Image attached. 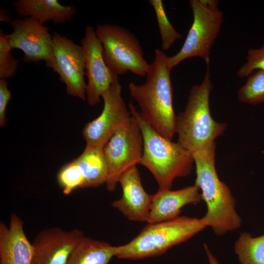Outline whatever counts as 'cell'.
<instances>
[{"instance_id": "obj_1", "label": "cell", "mask_w": 264, "mask_h": 264, "mask_svg": "<svg viewBox=\"0 0 264 264\" xmlns=\"http://www.w3.org/2000/svg\"><path fill=\"white\" fill-rule=\"evenodd\" d=\"M172 69L169 57L157 48L145 83L129 84L130 94L137 102L144 120L158 133L171 140L177 130L170 77Z\"/></svg>"}, {"instance_id": "obj_2", "label": "cell", "mask_w": 264, "mask_h": 264, "mask_svg": "<svg viewBox=\"0 0 264 264\" xmlns=\"http://www.w3.org/2000/svg\"><path fill=\"white\" fill-rule=\"evenodd\" d=\"M192 154L196 166L195 184L201 191L202 200L207 207L202 221L218 236L240 228L242 220L236 212L235 198L217 173L215 142H210Z\"/></svg>"}, {"instance_id": "obj_3", "label": "cell", "mask_w": 264, "mask_h": 264, "mask_svg": "<svg viewBox=\"0 0 264 264\" xmlns=\"http://www.w3.org/2000/svg\"><path fill=\"white\" fill-rule=\"evenodd\" d=\"M129 108L139 125L143 140L139 164L151 172L158 189H171L176 178L186 176L192 172L194 163L192 154L178 142H172L155 131L132 102Z\"/></svg>"}, {"instance_id": "obj_4", "label": "cell", "mask_w": 264, "mask_h": 264, "mask_svg": "<svg viewBox=\"0 0 264 264\" xmlns=\"http://www.w3.org/2000/svg\"><path fill=\"white\" fill-rule=\"evenodd\" d=\"M212 87L207 65L202 82L192 87L184 110L177 116V142L191 153L215 141L227 128L226 123L218 122L211 115L209 97Z\"/></svg>"}, {"instance_id": "obj_5", "label": "cell", "mask_w": 264, "mask_h": 264, "mask_svg": "<svg viewBox=\"0 0 264 264\" xmlns=\"http://www.w3.org/2000/svg\"><path fill=\"white\" fill-rule=\"evenodd\" d=\"M206 227L201 219L186 216L148 223L131 242L115 246V257L139 260L158 256L187 241Z\"/></svg>"}, {"instance_id": "obj_6", "label": "cell", "mask_w": 264, "mask_h": 264, "mask_svg": "<svg viewBox=\"0 0 264 264\" xmlns=\"http://www.w3.org/2000/svg\"><path fill=\"white\" fill-rule=\"evenodd\" d=\"M193 21L184 44L175 55L169 57L172 68L184 60L200 57L209 64L211 47L217 38L223 14L216 0H191Z\"/></svg>"}, {"instance_id": "obj_7", "label": "cell", "mask_w": 264, "mask_h": 264, "mask_svg": "<svg viewBox=\"0 0 264 264\" xmlns=\"http://www.w3.org/2000/svg\"><path fill=\"white\" fill-rule=\"evenodd\" d=\"M95 30L102 44L105 62L115 74L130 71L140 77L146 76L150 64L144 58L139 41L131 32L110 24L97 25Z\"/></svg>"}, {"instance_id": "obj_8", "label": "cell", "mask_w": 264, "mask_h": 264, "mask_svg": "<svg viewBox=\"0 0 264 264\" xmlns=\"http://www.w3.org/2000/svg\"><path fill=\"white\" fill-rule=\"evenodd\" d=\"M143 140L139 125L131 115L118 129L103 148L108 168L107 189L114 191L121 176L131 167L139 164Z\"/></svg>"}, {"instance_id": "obj_9", "label": "cell", "mask_w": 264, "mask_h": 264, "mask_svg": "<svg viewBox=\"0 0 264 264\" xmlns=\"http://www.w3.org/2000/svg\"><path fill=\"white\" fill-rule=\"evenodd\" d=\"M52 38V56L46 66L59 75L68 95L86 100L87 84L82 46L58 32L53 33Z\"/></svg>"}, {"instance_id": "obj_10", "label": "cell", "mask_w": 264, "mask_h": 264, "mask_svg": "<svg viewBox=\"0 0 264 264\" xmlns=\"http://www.w3.org/2000/svg\"><path fill=\"white\" fill-rule=\"evenodd\" d=\"M103 109L99 116L85 126L83 135L86 145L103 148L110 138L131 116L122 96L119 82L112 84L102 95Z\"/></svg>"}, {"instance_id": "obj_11", "label": "cell", "mask_w": 264, "mask_h": 264, "mask_svg": "<svg viewBox=\"0 0 264 264\" xmlns=\"http://www.w3.org/2000/svg\"><path fill=\"white\" fill-rule=\"evenodd\" d=\"M81 44L84 52L88 80L87 100L89 106H94L100 102V97L110 87L118 82V75L106 64L102 43L93 27H86Z\"/></svg>"}, {"instance_id": "obj_12", "label": "cell", "mask_w": 264, "mask_h": 264, "mask_svg": "<svg viewBox=\"0 0 264 264\" xmlns=\"http://www.w3.org/2000/svg\"><path fill=\"white\" fill-rule=\"evenodd\" d=\"M9 23L13 29L8 34L9 44L12 49L23 52L25 62L44 61L47 63L50 61L53 38L47 26L30 17L16 18Z\"/></svg>"}, {"instance_id": "obj_13", "label": "cell", "mask_w": 264, "mask_h": 264, "mask_svg": "<svg viewBox=\"0 0 264 264\" xmlns=\"http://www.w3.org/2000/svg\"><path fill=\"white\" fill-rule=\"evenodd\" d=\"M84 237L77 229L66 231L55 226L41 230L32 242L31 264H66Z\"/></svg>"}, {"instance_id": "obj_14", "label": "cell", "mask_w": 264, "mask_h": 264, "mask_svg": "<svg viewBox=\"0 0 264 264\" xmlns=\"http://www.w3.org/2000/svg\"><path fill=\"white\" fill-rule=\"evenodd\" d=\"M118 183L122 189V195L120 198L112 202V206L129 220L148 222L152 195L148 194L144 189L136 165L125 171L120 177Z\"/></svg>"}, {"instance_id": "obj_15", "label": "cell", "mask_w": 264, "mask_h": 264, "mask_svg": "<svg viewBox=\"0 0 264 264\" xmlns=\"http://www.w3.org/2000/svg\"><path fill=\"white\" fill-rule=\"evenodd\" d=\"M33 247L24 231L23 222L16 214L9 226L0 223V264H31Z\"/></svg>"}, {"instance_id": "obj_16", "label": "cell", "mask_w": 264, "mask_h": 264, "mask_svg": "<svg viewBox=\"0 0 264 264\" xmlns=\"http://www.w3.org/2000/svg\"><path fill=\"white\" fill-rule=\"evenodd\" d=\"M199 191L195 183L192 186L175 191L158 189L155 194L152 195L148 223H154L178 217L184 206L201 201Z\"/></svg>"}, {"instance_id": "obj_17", "label": "cell", "mask_w": 264, "mask_h": 264, "mask_svg": "<svg viewBox=\"0 0 264 264\" xmlns=\"http://www.w3.org/2000/svg\"><path fill=\"white\" fill-rule=\"evenodd\" d=\"M14 6L20 16L32 18L44 24L48 21L55 23L67 22L76 12L75 6L63 5L57 0H18Z\"/></svg>"}, {"instance_id": "obj_18", "label": "cell", "mask_w": 264, "mask_h": 264, "mask_svg": "<svg viewBox=\"0 0 264 264\" xmlns=\"http://www.w3.org/2000/svg\"><path fill=\"white\" fill-rule=\"evenodd\" d=\"M74 161L84 177L83 188L96 187L106 183L108 168L103 148L86 145Z\"/></svg>"}, {"instance_id": "obj_19", "label": "cell", "mask_w": 264, "mask_h": 264, "mask_svg": "<svg viewBox=\"0 0 264 264\" xmlns=\"http://www.w3.org/2000/svg\"><path fill=\"white\" fill-rule=\"evenodd\" d=\"M115 247L108 242L85 236L66 264H109L115 257Z\"/></svg>"}, {"instance_id": "obj_20", "label": "cell", "mask_w": 264, "mask_h": 264, "mask_svg": "<svg viewBox=\"0 0 264 264\" xmlns=\"http://www.w3.org/2000/svg\"><path fill=\"white\" fill-rule=\"evenodd\" d=\"M234 251L241 264H264V234L253 237L249 233H242Z\"/></svg>"}, {"instance_id": "obj_21", "label": "cell", "mask_w": 264, "mask_h": 264, "mask_svg": "<svg viewBox=\"0 0 264 264\" xmlns=\"http://www.w3.org/2000/svg\"><path fill=\"white\" fill-rule=\"evenodd\" d=\"M240 101L251 105L264 103V71L258 70L248 76L238 91Z\"/></svg>"}, {"instance_id": "obj_22", "label": "cell", "mask_w": 264, "mask_h": 264, "mask_svg": "<svg viewBox=\"0 0 264 264\" xmlns=\"http://www.w3.org/2000/svg\"><path fill=\"white\" fill-rule=\"evenodd\" d=\"M155 13L161 39V47L168 50L175 42L181 37L170 22L161 0H149Z\"/></svg>"}, {"instance_id": "obj_23", "label": "cell", "mask_w": 264, "mask_h": 264, "mask_svg": "<svg viewBox=\"0 0 264 264\" xmlns=\"http://www.w3.org/2000/svg\"><path fill=\"white\" fill-rule=\"evenodd\" d=\"M57 178L64 194L66 195H69L78 188H83L84 177L74 160L61 168Z\"/></svg>"}, {"instance_id": "obj_24", "label": "cell", "mask_w": 264, "mask_h": 264, "mask_svg": "<svg viewBox=\"0 0 264 264\" xmlns=\"http://www.w3.org/2000/svg\"><path fill=\"white\" fill-rule=\"evenodd\" d=\"M12 47L9 42L8 34L0 30V78L5 79L13 77L17 73L19 60L11 53Z\"/></svg>"}, {"instance_id": "obj_25", "label": "cell", "mask_w": 264, "mask_h": 264, "mask_svg": "<svg viewBox=\"0 0 264 264\" xmlns=\"http://www.w3.org/2000/svg\"><path fill=\"white\" fill-rule=\"evenodd\" d=\"M264 71V44L259 48H250L247 51L246 62L237 72L240 78L248 77L255 70Z\"/></svg>"}, {"instance_id": "obj_26", "label": "cell", "mask_w": 264, "mask_h": 264, "mask_svg": "<svg viewBox=\"0 0 264 264\" xmlns=\"http://www.w3.org/2000/svg\"><path fill=\"white\" fill-rule=\"evenodd\" d=\"M11 97V91L8 88L5 79L0 80V126L4 127L7 121L6 110L8 102Z\"/></svg>"}, {"instance_id": "obj_27", "label": "cell", "mask_w": 264, "mask_h": 264, "mask_svg": "<svg viewBox=\"0 0 264 264\" xmlns=\"http://www.w3.org/2000/svg\"><path fill=\"white\" fill-rule=\"evenodd\" d=\"M204 247L208 257L209 264H219L216 258L212 254L208 246L205 243L204 244Z\"/></svg>"}]
</instances>
